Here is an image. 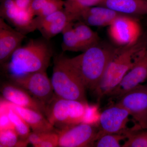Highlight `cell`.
Wrapping results in <instances>:
<instances>
[{"instance_id": "6da1fadb", "label": "cell", "mask_w": 147, "mask_h": 147, "mask_svg": "<svg viewBox=\"0 0 147 147\" xmlns=\"http://www.w3.org/2000/svg\"><path fill=\"white\" fill-rule=\"evenodd\" d=\"M53 55V47L49 40L43 37L32 39L16 49L2 65L10 78L46 71Z\"/></svg>"}, {"instance_id": "7a4b0ae2", "label": "cell", "mask_w": 147, "mask_h": 147, "mask_svg": "<svg viewBox=\"0 0 147 147\" xmlns=\"http://www.w3.org/2000/svg\"><path fill=\"white\" fill-rule=\"evenodd\" d=\"M117 48L99 42L78 56L68 58L86 89L94 91L97 88Z\"/></svg>"}, {"instance_id": "3957f363", "label": "cell", "mask_w": 147, "mask_h": 147, "mask_svg": "<svg viewBox=\"0 0 147 147\" xmlns=\"http://www.w3.org/2000/svg\"><path fill=\"white\" fill-rule=\"evenodd\" d=\"M144 49L141 38L133 45L117 47L105 74L94 91L98 99L108 96L134 65L139 52Z\"/></svg>"}, {"instance_id": "277c9868", "label": "cell", "mask_w": 147, "mask_h": 147, "mask_svg": "<svg viewBox=\"0 0 147 147\" xmlns=\"http://www.w3.org/2000/svg\"><path fill=\"white\" fill-rule=\"evenodd\" d=\"M55 96L67 100L87 102L86 88L64 55L55 56L51 80Z\"/></svg>"}, {"instance_id": "5b68a950", "label": "cell", "mask_w": 147, "mask_h": 147, "mask_svg": "<svg viewBox=\"0 0 147 147\" xmlns=\"http://www.w3.org/2000/svg\"><path fill=\"white\" fill-rule=\"evenodd\" d=\"M89 105L87 102L55 96L46 105L45 115L54 127L62 129L83 123Z\"/></svg>"}, {"instance_id": "8992f818", "label": "cell", "mask_w": 147, "mask_h": 147, "mask_svg": "<svg viewBox=\"0 0 147 147\" xmlns=\"http://www.w3.org/2000/svg\"><path fill=\"white\" fill-rule=\"evenodd\" d=\"M13 84L21 87L32 96L47 105L55 97L51 80L46 71H38L10 78Z\"/></svg>"}, {"instance_id": "52a82bcc", "label": "cell", "mask_w": 147, "mask_h": 147, "mask_svg": "<svg viewBox=\"0 0 147 147\" xmlns=\"http://www.w3.org/2000/svg\"><path fill=\"white\" fill-rule=\"evenodd\" d=\"M118 104L128 111L138 129H147V87L139 85L123 95Z\"/></svg>"}, {"instance_id": "ba28073f", "label": "cell", "mask_w": 147, "mask_h": 147, "mask_svg": "<svg viewBox=\"0 0 147 147\" xmlns=\"http://www.w3.org/2000/svg\"><path fill=\"white\" fill-rule=\"evenodd\" d=\"M110 39L119 47L133 45L141 37V28L136 19L121 14L108 26Z\"/></svg>"}, {"instance_id": "9c48e42d", "label": "cell", "mask_w": 147, "mask_h": 147, "mask_svg": "<svg viewBox=\"0 0 147 147\" xmlns=\"http://www.w3.org/2000/svg\"><path fill=\"white\" fill-rule=\"evenodd\" d=\"M98 129L93 125L81 123L57 131L59 146L85 147L94 145L97 139Z\"/></svg>"}, {"instance_id": "30bf717a", "label": "cell", "mask_w": 147, "mask_h": 147, "mask_svg": "<svg viewBox=\"0 0 147 147\" xmlns=\"http://www.w3.org/2000/svg\"><path fill=\"white\" fill-rule=\"evenodd\" d=\"M147 79V53L144 49L137 55L133 67L108 96L119 99L125 94L139 86Z\"/></svg>"}, {"instance_id": "8fae6325", "label": "cell", "mask_w": 147, "mask_h": 147, "mask_svg": "<svg viewBox=\"0 0 147 147\" xmlns=\"http://www.w3.org/2000/svg\"><path fill=\"white\" fill-rule=\"evenodd\" d=\"M129 116L128 111L117 103L104 110L99 116L96 140L105 134H123L127 129Z\"/></svg>"}, {"instance_id": "7c38bea8", "label": "cell", "mask_w": 147, "mask_h": 147, "mask_svg": "<svg viewBox=\"0 0 147 147\" xmlns=\"http://www.w3.org/2000/svg\"><path fill=\"white\" fill-rule=\"evenodd\" d=\"M34 21L36 30L43 38L49 40L61 33L68 24L75 22L64 8L45 17L35 16Z\"/></svg>"}, {"instance_id": "4fadbf2b", "label": "cell", "mask_w": 147, "mask_h": 147, "mask_svg": "<svg viewBox=\"0 0 147 147\" xmlns=\"http://www.w3.org/2000/svg\"><path fill=\"white\" fill-rule=\"evenodd\" d=\"M1 91L5 100L17 106L36 110L45 115L46 105L21 87L15 84H6L3 86Z\"/></svg>"}, {"instance_id": "5bb4252c", "label": "cell", "mask_w": 147, "mask_h": 147, "mask_svg": "<svg viewBox=\"0 0 147 147\" xmlns=\"http://www.w3.org/2000/svg\"><path fill=\"white\" fill-rule=\"evenodd\" d=\"M26 35L18 31L0 18V63L3 64L21 46Z\"/></svg>"}, {"instance_id": "9a60e30c", "label": "cell", "mask_w": 147, "mask_h": 147, "mask_svg": "<svg viewBox=\"0 0 147 147\" xmlns=\"http://www.w3.org/2000/svg\"><path fill=\"white\" fill-rule=\"evenodd\" d=\"M121 14L105 7L95 6L82 10L78 15L77 21H82L89 26H109Z\"/></svg>"}, {"instance_id": "2e32d148", "label": "cell", "mask_w": 147, "mask_h": 147, "mask_svg": "<svg viewBox=\"0 0 147 147\" xmlns=\"http://www.w3.org/2000/svg\"><path fill=\"white\" fill-rule=\"evenodd\" d=\"M126 15H147V0H102L99 5Z\"/></svg>"}, {"instance_id": "e0dca14e", "label": "cell", "mask_w": 147, "mask_h": 147, "mask_svg": "<svg viewBox=\"0 0 147 147\" xmlns=\"http://www.w3.org/2000/svg\"><path fill=\"white\" fill-rule=\"evenodd\" d=\"M13 108L28 124L33 131L48 132L55 131L53 126L42 113L29 108L12 104Z\"/></svg>"}, {"instance_id": "ac0fdd59", "label": "cell", "mask_w": 147, "mask_h": 147, "mask_svg": "<svg viewBox=\"0 0 147 147\" xmlns=\"http://www.w3.org/2000/svg\"><path fill=\"white\" fill-rule=\"evenodd\" d=\"M73 28L85 50L100 42V37L97 33L82 21L74 23Z\"/></svg>"}, {"instance_id": "d6986e66", "label": "cell", "mask_w": 147, "mask_h": 147, "mask_svg": "<svg viewBox=\"0 0 147 147\" xmlns=\"http://www.w3.org/2000/svg\"><path fill=\"white\" fill-rule=\"evenodd\" d=\"M74 23L72 22L68 24L62 32L63 41L61 46L63 52H83L85 51L74 31Z\"/></svg>"}, {"instance_id": "ffe728a7", "label": "cell", "mask_w": 147, "mask_h": 147, "mask_svg": "<svg viewBox=\"0 0 147 147\" xmlns=\"http://www.w3.org/2000/svg\"><path fill=\"white\" fill-rule=\"evenodd\" d=\"M7 115L21 140H27L31 133L30 127L26 120L13 108L11 102Z\"/></svg>"}, {"instance_id": "44dd1931", "label": "cell", "mask_w": 147, "mask_h": 147, "mask_svg": "<svg viewBox=\"0 0 147 147\" xmlns=\"http://www.w3.org/2000/svg\"><path fill=\"white\" fill-rule=\"evenodd\" d=\"M102 0H65V9L74 19L77 21V17L80 12L85 9L99 5Z\"/></svg>"}, {"instance_id": "7402d4cb", "label": "cell", "mask_w": 147, "mask_h": 147, "mask_svg": "<svg viewBox=\"0 0 147 147\" xmlns=\"http://www.w3.org/2000/svg\"><path fill=\"white\" fill-rule=\"evenodd\" d=\"M18 133L13 128L0 130V147H25L26 143L25 141H19Z\"/></svg>"}, {"instance_id": "603a6c76", "label": "cell", "mask_w": 147, "mask_h": 147, "mask_svg": "<svg viewBox=\"0 0 147 147\" xmlns=\"http://www.w3.org/2000/svg\"><path fill=\"white\" fill-rule=\"evenodd\" d=\"M134 127L133 130L127 129L123 134L126 135L127 141L122 147H147V132L137 131Z\"/></svg>"}, {"instance_id": "cb8c5ba5", "label": "cell", "mask_w": 147, "mask_h": 147, "mask_svg": "<svg viewBox=\"0 0 147 147\" xmlns=\"http://www.w3.org/2000/svg\"><path fill=\"white\" fill-rule=\"evenodd\" d=\"M123 134H111L103 135L97 139L94 144L97 147H120L121 141L127 139Z\"/></svg>"}, {"instance_id": "d4e9b609", "label": "cell", "mask_w": 147, "mask_h": 147, "mask_svg": "<svg viewBox=\"0 0 147 147\" xmlns=\"http://www.w3.org/2000/svg\"><path fill=\"white\" fill-rule=\"evenodd\" d=\"M63 0H49L38 13L36 16L45 17L63 9L64 7Z\"/></svg>"}, {"instance_id": "484cf974", "label": "cell", "mask_w": 147, "mask_h": 147, "mask_svg": "<svg viewBox=\"0 0 147 147\" xmlns=\"http://www.w3.org/2000/svg\"><path fill=\"white\" fill-rule=\"evenodd\" d=\"M59 135L56 131L47 132L38 147L59 146Z\"/></svg>"}, {"instance_id": "4316f807", "label": "cell", "mask_w": 147, "mask_h": 147, "mask_svg": "<svg viewBox=\"0 0 147 147\" xmlns=\"http://www.w3.org/2000/svg\"><path fill=\"white\" fill-rule=\"evenodd\" d=\"M47 132H31L27 138L28 143L31 144L34 147H38Z\"/></svg>"}, {"instance_id": "83f0119b", "label": "cell", "mask_w": 147, "mask_h": 147, "mask_svg": "<svg viewBox=\"0 0 147 147\" xmlns=\"http://www.w3.org/2000/svg\"><path fill=\"white\" fill-rule=\"evenodd\" d=\"M49 0H33L30 7V10L36 16L40 9Z\"/></svg>"}, {"instance_id": "f1b7e54d", "label": "cell", "mask_w": 147, "mask_h": 147, "mask_svg": "<svg viewBox=\"0 0 147 147\" xmlns=\"http://www.w3.org/2000/svg\"><path fill=\"white\" fill-rule=\"evenodd\" d=\"M33 0H13L16 5L21 10H28Z\"/></svg>"}, {"instance_id": "f546056e", "label": "cell", "mask_w": 147, "mask_h": 147, "mask_svg": "<svg viewBox=\"0 0 147 147\" xmlns=\"http://www.w3.org/2000/svg\"><path fill=\"white\" fill-rule=\"evenodd\" d=\"M143 45V47L147 53V34L140 37Z\"/></svg>"}]
</instances>
